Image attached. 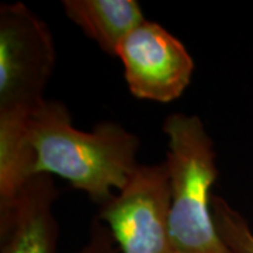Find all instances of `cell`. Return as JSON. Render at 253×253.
I'll list each match as a JSON object with an SVG mask.
<instances>
[{
    "instance_id": "cell-1",
    "label": "cell",
    "mask_w": 253,
    "mask_h": 253,
    "mask_svg": "<svg viewBox=\"0 0 253 253\" xmlns=\"http://www.w3.org/2000/svg\"><path fill=\"white\" fill-rule=\"evenodd\" d=\"M139 138L114 121L91 131L73 126L68 107L44 100L27 114L0 116V211L37 174L59 176L99 206L123 189L141 163Z\"/></svg>"
},
{
    "instance_id": "cell-2",
    "label": "cell",
    "mask_w": 253,
    "mask_h": 253,
    "mask_svg": "<svg viewBox=\"0 0 253 253\" xmlns=\"http://www.w3.org/2000/svg\"><path fill=\"white\" fill-rule=\"evenodd\" d=\"M170 180L169 235L174 253H232L218 232L211 189L218 179L215 149L199 116L169 114L163 121Z\"/></svg>"
},
{
    "instance_id": "cell-3",
    "label": "cell",
    "mask_w": 253,
    "mask_h": 253,
    "mask_svg": "<svg viewBox=\"0 0 253 253\" xmlns=\"http://www.w3.org/2000/svg\"><path fill=\"white\" fill-rule=\"evenodd\" d=\"M56 62L54 36L21 1L0 6V116L27 114L42 103Z\"/></svg>"
},
{
    "instance_id": "cell-4",
    "label": "cell",
    "mask_w": 253,
    "mask_h": 253,
    "mask_svg": "<svg viewBox=\"0 0 253 253\" xmlns=\"http://www.w3.org/2000/svg\"><path fill=\"white\" fill-rule=\"evenodd\" d=\"M170 180L166 163L139 165L123 189L100 206L120 253H174L169 235Z\"/></svg>"
},
{
    "instance_id": "cell-5",
    "label": "cell",
    "mask_w": 253,
    "mask_h": 253,
    "mask_svg": "<svg viewBox=\"0 0 253 253\" xmlns=\"http://www.w3.org/2000/svg\"><path fill=\"white\" fill-rule=\"evenodd\" d=\"M128 90L141 100L170 103L190 84L194 61L179 38L146 20L120 45Z\"/></svg>"
},
{
    "instance_id": "cell-6",
    "label": "cell",
    "mask_w": 253,
    "mask_h": 253,
    "mask_svg": "<svg viewBox=\"0 0 253 253\" xmlns=\"http://www.w3.org/2000/svg\"><path fill=\"white\" fill-rule=\"evenodd\" d=\"M59 196L54 177L37 174L0 211V253H58L59 226L54 204Z\"/></svg>"
},
{
    "instance_id": "cell-7",
    "label": "cell",
    "mask_w": 253,
    "mask_h": 253,
    "mask_svg": "<svg viewBox=\"0 0 253 253\" xmlns=\"http://www.w3.org/2000/svg\"><path fill=\"white\" fill-rule=\"evenodd\" d=\"M62 9L66 17L110 56H117L123 41L146 21L135 0H63Z\"/></svg>"
},
{
    "instance_id": "cell-8",
    "label": "cell",
    "mask_w": 253,
    "mask_h": 253,
    "mask_svg": "<svg viewBox=\"0 0 253 253\" xmlns=\"http://www.w3.org/2000/svg\"><path fill=\"white\" fill-rule=\"evenodd\" d=\"M218 232L232 253H253V231L245 217L219 196H212Z\"/></svg>"
},
{
    "instance_id": "cell-9",
    "label": "cell",
    "mask_w": 253,
    "mask_h": 253,
    "mask_svg": "<svg viewBox=\"0 0 253 253\" xmlns=\"http://www.w3.org/2000/svg\"><path fill=\"white\" fill-rule=\"evenodd\" d=\"M75 253H120L109 228L99 218H94L90 225L89 239Z\"/></svg>"
}]
</instances>
